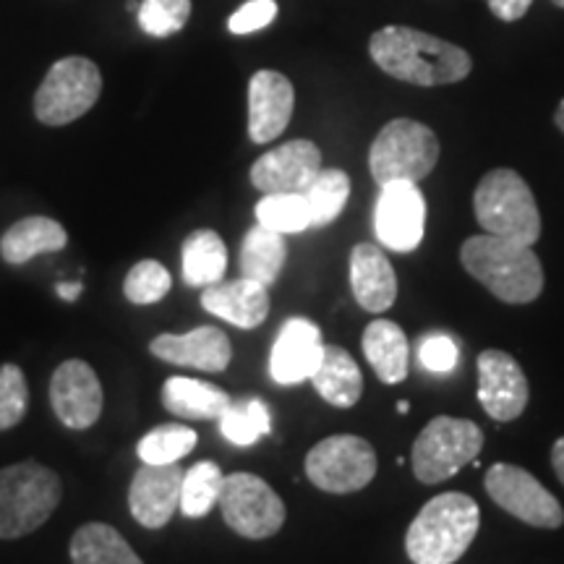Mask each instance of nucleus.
Returning <instances> with one entry per match:
<instances>
[{"label":"nucleus","instance_id":"obj_1","mask_svg":"<svg viewBox=\"0 0 564 564\" xmlns=\"http://www.w3.org/2000/svg\"><path fill=\"white\" fill-rule=\"evenodd\" d=\"M373 63L392 79L419 84V87H442L457 84L474 68L470 55L453 42L434 37L413 26H384L369 40Z\"/></svg>","mask_w":564,"mask_h":564},{"label":"nucleus","instance_id":"obj_2","mask_svg":"<svg viewBox=\"0 0 564 564\" xmlns=\"http://www.w3.org/2000/svg\"><path fill=\"white\" fill-rule=\"evenodd\" d=\"M460 262L494 299L512 306L533 303L544 291V267L533 246L497 236H474L463 243Z\"/></svg>","mask_w":564,"mask_h":564},{"label":"nucleus","instance_id":"obj_3","mask_svg":"<svg viewBox=\"0 0 564 564\" xmlns=\"http://www.w3.org/2000/svg\"><path fill=\"white\" fill-rule=\"evenodd\" d=\"M481 528L476 499L447 491L429 499L405 533V552L413 564H453L474 544Z\"/></svg>","mask_w":564,"mask_h":564},{"label":"nucleus","instance_id":"obj_4","mask_svg":"<svg viewBox=\"0 0 564 564\" xmlns=\"http://www.w3.org/2000/svg\"><path fill=\"white\" fill-rule=\"evenodd\" d=\"M476 220L489 236L533 246L541 238L539 204L531 186L510 167L486 173L474 194Z\"/></svg>","mask_w":564,"mask_h":564},{"label":"nucleus","instance_id":"obj_5","mask_svg":"<svg viewBox=\"0 0 564 564\" xmlns=\"http://www.w3.org/2000/svg\"><path fill=\"white\" fill-rule=\"evenodd\" d=\"M61 478L40 463L0 470V539H21L51 520L61 505Z\"/></svg>","mask_w":564,"mask_h":564},{"label":"nucleus","instance_id":"obj_6","mask_svg":"<svg viewBox=\"0 0 564 564\" xmlns=\"http://www.w3.org/2000/svg\"><path fill=\"white\" fill-rule=\"evenodd\" d=\"M440 139L436 133L411 118L390 121L373 139L369 152V171L377 186L387 183H421L440 162Z\"/></svg>","mask_w":564,"mask_h":564},{"label":"nucleus","instance_id":"obj_7","mask_svg":"<svg viewBox=\"0 0 564 564\" xmlns=\"http://www.w3.org/2000/svg\"><path fill=\"white\" fill-rule=\"evenodd\" d=\"M481 447L484 432L478 423L436 415L413 442V474L421 484H442L476 460Z\"/></svg>","mask_w":564,"mask_h":564},{"label":"nucleus","instance_id":"obj_8","mask_svg":"<svg viewBox=\"0 0 564 564\" xmlns=\"http://www.w3.org/2000/svg\"><path fill=\"white\" fill-rule=\"evenodd\" d=\"M102 95L97 63L82 55L55 61L34 95V116L45 126H68L95 108Z\"/></svg>","mask_w":564,"mask_h":564},{"label":"nucleus","instance_id":"obj_9","mask_svg":"<svg viewBox=\"0 0 564 564\" xmlns=\"http://www.w3.org/2000/svg\"><path fill=\"white\" fill-rule=\"evenodd\" d=\"M377 453L364 436L335 434L314 444L306 455V476L327 494L361 491L377 476Z\"/></svg>","mask_w":564,"mask_h":564},{"label":"nucleus","instance_id":"obj_10","mask_svg":"<svg viewBox=\"0 0 564 564\" xmlns=\"http://www.w3.org/2000/svg\"><path fill=\"white\" fill-rule=\"evenodd\" d=\"M217 507L228 528L243 539H270L285 523V502L280 494L253 474L225 476Z\"/></svg>","mask_w":564,"mask_h":564},{"label":"nucleus","instance_id":"obj_11","mask_svg":"<svg viewBox=\"0 0 564 564\" xmlns=\"http://www.w3.org/2000/svg\"><path fill=\"white\" fill-rule=\"evenodd\" d=\"M486 494L491 502L510 512L512 518L523 520L533 528H560L564 523V510L560 499L552 491L544 489L533 474L512 463L491 465L486 474Z\"/></svg>","mask_w":564,"mask_h":564},{"label":"nucleus","instance_id":"obj_12","mask_svg":"<svg viewBox=\"0 0 564 564\" xmlns=\"http://www.w3.org/2000/svg\"><path fill=\"white\" fill-rule=\"evenodd\" d=\"M373 230L384 249L408 253L415 251L426 230V199L419 183H387L373 207Z\"/></svg>","mask_w":564,"mask_h":564},{"label":"nucleus","instance_id":"obj_13","mask_svg":"<svg viewBox=\"0 0 564 564\" xmlns=\"http://www.w3.org/2000/svg\"><path fill=\"white\" fill-rule=\"evenodd\" d=\"M319 171V147L314 141L295 139L253 162L251 183L262 194H306Z\"/></svg>","mask_w":564,"mask_h":564},{"label":"nucleus","instance_id":"obj_14","mask_svg":"<svg viewBox=\"0 0 564 564\" xmlns=\"http://www.w3.org/2000/svg\"><path fill=\"white\" fill-rule=\"evenodd\" d=\"M102 384L87 361L70 358L55 369L51 379V405L63 426L76 432L95 426L102 415Z\"/></svg>","mask_w":564,"mask_h":564},{"label":"nucleus","instance_id":"obj_15","mask_svg":"<svg viewBox=\"0 0 564 564\" xmlns=\"http://www.w3.org/2000/svg\"><path fill=\"white\" fill-rule=\"evenodd\" d=\"M528 398V379L510 352L484 350L478 356V403L494 421L507 423L523 415Z\"/></svg>","mask_w":564,"mask_h":564},{"label":"nucleus","instance_id":"obj_16","mask_svg":"<svg viewBox=\"0 0 564 564\" xmlns=\"http://www.w3.org/2000/svg\"><path fill=\"white\" fill-rule=\"evenodd\" d=\"M183 470L178 465H150L144 463L133 476L129 489V510L139 525L165 528L175 510H181Z\"/></svg>","mask_w":564,"mask_h":564},{"label":"nucleus","instance_id":"obj_17","mask_svg":"<svg viewBox=\"0 0 564 564\" xmlns=\"http://www.w3.org/2000/svg\"><path fill=\"white\" fill-rule=\"evenodd\" d=\"M324 356L322 329L308 319H288L270 352V373L282 387L303 384L314 377Z\"/></svg>","mask_w":564,"mask_h":564},{"label":"nucleus","instance_id":"obj_18","mask_svg":"<svg viewBox=\"0 0 564 564\" xmlns=\"http://www.w3.org/2000/svg\"><path fill=\"white\" fill-rule=\"evenodd\" d=\"M295 108V89L280 70H257L249 82V137L270 144L288 129Z\"/></svg>","mask_w":564,"mask_h":564},{"label":"nucleus","instance_id":"obj_19","mask_svg":"<svg viewBox=\"0 0 564 564\" xmlns=\"http://www.w3.org/2000/svg\"><path fill=\"white\" fill-rule=\"evenodd\" d=\"M152 356L165 364L188 366L209 373H220L230 366L232 348L228 335L217 327H196L186 335H160L150 345Z\"/></svg>","mask_w":564,"mask_h":564},{"label":"nucleus","instance_id":"obj_20","mask_svg":"<svg viewBox=\"0 0 564 564\" xmlns=\"http://www.w3.org/2000/svg\"><path fill=\"white\" fill-rule=\"evenodd\" d=\"M202 306L204 312L220 316L232 327L253 329L270 316V288L249 278L217 282L204 288Z\"/></svg>","mask_w":564,"mask_h":564},{"label":"nucleus","instance_id":"obj_21","mask_svg":"<svg viewBox=\"0 0 564 564\" xmlns=\"http://www.w3.org/2000/svg\"><path fill=\"white\" fill-rule=\"evenodd\" d=\"M350 288L366 312L382 314L392 308L398 299V274L379 246L358 243L350 251Z\"/></svg>","mask_w":564,"mask_h":564},{"label":"nucleus","instance_id":"obj_22","mask_svg":"<svg viewBox=\"0 0 564 564\" xmlns=\"http://www.w3.org/2000/svg\"><path fill=\"white\" fill-rule=\"evenodd\" d=\"M364 356L384 384H400L411 366V343L390 319H373L364 333Z\"/></svg>","mask_w":564,"mask_h":564},{"label":"nucleus","instance_id":"obj_23","mask_svg":"<svg viewBox=\"0 0 564 564\" xmlns=\"http://www.w3.org/2000/svg\"><path fill=\"white\" fill-rule=\"evenodd\" d=\"M68 232L61 223L51 217H24V220L13 223L0 238V257L9 264H26L30 259L40 253H53L66 249Z\"/></svg>","mask_w":564,"mask_h":564},{"label":"nucleus","instance_id":"obj_24","mask_svg":"<svg viewBox=\"0 0 564 564\" xmlns=\"http://www.w3.org/2000/svg\"><path fill=\"white\" fill-rule=\"evenodd\" d=\"M162 403L186 421H220L232 398L217 384L192 377H171L162 387Z\"/></svg>","mask_w":564,"mask_h":564},{"label":"nucleus","instance_id":"obj_25","mask_svg":"<svg viewBox=\"0 0 564 564\" xmlns=\"http://www.w3.org/2000/svg\"><path fill=\"white\" fill-rule=\"evenodd\" d=\"M314 390L335 408H352L364 394V377L352 356L340 345H324L319 369L312 377Z\"/></svg>","mask_w":564,"mask_h":564},{"label":"nucleus","instance_id":"obj_26","mask_svg":"<svg viewBox=\"0 0 564 564\" xmlns=\"http://www.w3.org/2000/svg\"><path fill=\"white\" fill-rule=\"evenodd\" d=\"M288 246L282 232H274L264 225H253L241 243V278L257 280L272 288L285 267Z\"/></svg>","mask_w":564,"mask_h":564},{"label":"nucleus","instance_id":"obj_27","mask_svg":"<svg viewBox=\"0 0 564 564\" xmlns=\"http://www.w3.org/2000/svg\"><path fill=\"white\" fill-rule=\"evenodd\" d=\"M228 270V249L215 230H194L183 243V280L192 288L223 282Z\"/></svg>","mask_w":564,"mask_h":564},{"label":"nucleus","instance_id":"obj_28","mask_svg":"<svg viewBox=\"0 0 564 564\" xmlns=\"http://www.w3.org/2000/svg\"><path fill=\"white\" fill-rule=\"evenodd\" d=\"M74 564H144L112 525L87 523L70 539Z\"/></svg>","mask_w":564,"mask_h":564},{"label":"nucleus","instance_id":"obj_29","mask_svg":"<svg viewBox=\"0 0 564 564\" xmlns=\"http://www.w3.org/2000/svg\"><path fill=\"white\" fill-rule=\"evenodd\" d=\"M220 432L238 447H251L272 432V413L257 398L232 400L220 415Z\"/></svg>","mask_w":564,"mask_h":564},{"label":"nucleus","instance_id":"obj_30","mask_svg":"<svg viewBox=\"0 0 564 564\" xmlns=\"http://www.w3.org/2000/svg\"><path fill=\"white\" fill-rule=\"evenodd\" d=\"M223 470L220 465L202 460L192 465V468L183 474V489H181V512L186 518H204L209 510H215L220 502L223 491Z\"/></svg>","mask_w":564,"mask_h":564},{"label":"nucleus","instance_id":"obj_31","mask_svg":"<svg viewBox=\"0 0 564 564\" xmlns=\"http://www.w3.org/2000/svg\"><path fill=\"white\" fill-rule=\"evenodd\" d=\"M350 196V178L345 171L327 167L319 171L306 192L308 209H312V228H324L343 215Z\"/></svg>","mask_w":564,"mask_h":564},{"label":"nucleus","instance_id":"obj_32","mask_svg":"<svg viewBox=\"0 0 564 564\" xmlns=\"http://www.w3.org/2000/svg\"><path fill=\"white\" fill-rule=\"evenodd\" d=\"M257 223L282 236L312 228V209L306 194H264L257 204Z\"/></svg>","mask_w":564,"mask_h":564},{"label":"nucleus","instance_id":"obj_33","mask_svg":"<svg viewBox=\"0 0 564 564\" xmlns=\"http://www.w3.org/2000/svg\"><path fill=\"white\" fill-rule=\"evenodd\" d=\"M196 447V432L183 426V423H165V426L152 429L137 444V455L141 463L150 465H171L178 463Z\"/></svg>","mask_w":564,"mask_h":564},{"label":"nucleus","instance_id":"obj_34","mask_svg":"<svg viewBox=\"0 0 564 564\" xmlns=\"http://www.w3.org/2000/svg\"><path fill=\"white\" fill-rule=\"evenodd\" d=\"M192 17V0H141L139 26L150 37H173Z\"/></svg>","mask_w":564,"mask_h":564},{"label":"nucleus","instance_id":"obj_35","mask_svg":"<svg viewBox=\"0 0 564 564\" xmlns=\"http://www.w3.org/2000/svg\"><path fill=\"white\" fill-rule=\"evenodd\" d=\"M171 272L160 262H154V259H144V262L133 264L131 272L126 274L123 293L137 306H147V303H158L160 299H165L171 293Z\"/></svg>","mask_w":564,"mask_h":564},{"label":"nucleus","instance_id":"obj_36","mask_svg":"<svg viewBox=\"0 0 564 564\" xmlns=\"http://www.w3.org/2000/svg\"><path fill=\"white\" fill-rule=\"evenodd\" d=\"M30 405V387L24 371L17 364L0 366V432L17 426L26 415Z\"/></svg>","mask_w":564,"mask_h":564},{"label":"nucleus","instance_id":"obj_37","mask_svg":"<svg viewBox=\"0 0 564 564\" xmlns=\"http://www.w3.org/2000/svg\"><path fill=\"white\" fill-rule=\"evenodd\" d=\"M457 358H460L457 343L444 333L426 335L419 345V361L432 373H449L457 366Z\"/></svg>","mask_w":564,"mask_h":564},{"label":"nucleus","instance_id":"obj_38","mask_svg":"<svg viewBox=\"0 0 564 564\" xmlns=\"http://www.w3.org/2000/svg\"><path fill=\"white\" fill-rule=\"evenodd\" d=\"M278 17V3L274 0H249L228 19V30L232 34H251L270 26Z\"/></svg>","mask_w":564,"mask_h":564},{"label":"nucleus","instance_id":"obj_39","mask_svg":"<svg viewBox=\"0 0 564 564\" xmlns=\"http://www.w3.org/2000/svg\"><path fill=\"white\" fill-rule=\"evenodd\" d=\"M486 3L499 21H518L525 17L533 0H486Z\"/></svg>","mask_w":564,"mask_h":564},{"label":"nucleus","instance_id":"obj_40","mask_svg":"<svg viewBox=\"0 0 564 564\" xmlns=\"http://www.w3.org/2000/svg\"><path fill=\"white\" fill-rule=\"evenodd\" d=\"M552 465H554L556 478H560V481L564 484V436H562V440L554 442V447H552Z\"/></svg>","mask_w":564,"mask_h":564},{"label":"nucleus","instance_id":"obj_41","mask_svg":"<svg viewBox=\"0 0 564 564\" xmlns=\"http://www.w3.org/2000/svg\"><path fill=\"white\" fill-rule=\"evenodd\" d=\"M55 291H58L61 299H66V301H74V299H79L84 288H82V282H61V285L55 288Z\"/></svg>","mask_w":564,"mask_h":564},{"label":"nucleus","instance_id":"obj_42","mask_svg":"<svg viewBox=\"0 0 564 564\" xmlns=\"http://www.w3.org/2000/svg\"><path fill=\"white\" fill-rule=\"evenodd\" d=\"M554 123H556V129L564 133V100L560 102V108H556V112H554Z\"/></svg>","mask_w":564,"mask_h":564},{"label":"nucleus","instance_id":"obj_43","mask_svg":"<svg viewBox=\"0 0 564 564\" xmlns=\"http://www.w3.org/2000/svg\"><path fill=\"white\" fill-rule=\"evenodd\" d=\"M398 411H400V413H403V415H405V413H408V411H411V405H408V400H400V405H398Z\"/></svg>","mask_w":564,"mask_h":564},{"label":"nucleus","instance_id":"obj_44","mask_svg":"<svg viewBox=\"0 0 564 564\" xmlns=\"http://www.w3.org/2000/svg\"><path fill=\"white\" fill-rule=\"evenodd\" d=\"M554 6H560V9H564V0H552Z\"/></svg>","mask_w":564,"mask_h":564}]
</instances>
